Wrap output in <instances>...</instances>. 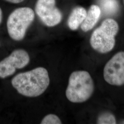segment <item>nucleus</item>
Returning <instances> with one entry per match:
<instances>
[{"instance_id": "1", "label": "nucleus", "mask_w": 124, "mask_h": 124, "mask_svg": "<svg viewBox=\"0 0 124 124\" xmlns=\"http://www.w3.org/2000/svg\"><path fill=\"white\" fill-rule=\"evenodd\" d=\"M11 83L23 96L37 97L42 94L48 88L50 84L49 74L44 68L37 67L15 75Z\"/></svg>"}, {"instance_id": "2", "label": "nucleus", "mask_w": 124, "mask_h": 124, "mask_svg": "<svg viewBox=\"0 0 124 124\" xmlns=\"http://www.w3.org/2000/svg\"><path fill=\"white\" fill-rule=\"evenodd\" d=\"M94 89L93 80L88 72L74 71L70 76L66 96L70 102L81 103L88 100Z\"/></svg>"}, {"instance_id": "3", "label": "nucleus", "mask_w": 124, "mask_h": 124, "mask_svg": "<svg viewBox=\"0 0 124 124\" xmlns=\"http://www.w3.org/2000/svg\"><path fill=\"white\" fill-rule=\"evenodd\" d=\"M119 31L117 23L113 19L105 20L99 28L93 31L90 44L95 50L101 53L111 51L115 46V36Z\"/></svg>"}, {"instance_id": "4", "label": "nucleus", "mask_w": 124, "mask_h": 124, "mask_svg": "<svg viewBox=\"0 0 124 124\" xmlns=\"http://www.w3.org/2000/svg\"><path fill=\"white\" fill-rule=\"evenodd\" d=\"M34 18L35 13L31 8H21L13 11L10 14L7 23L10 37L16 41L22 40Z\"/></svg>"}, {"instance_id": "5", "label": "nucleus", "mask_w": 124, "mask_h": 124, "mask_svg": "<svg viewBox=\"0 0 124 124\" xmlns=\"http://www.w3.org/2000/svg\"><path fill=\"white\" fill-rule=\"evenodd\" d=\"M30 58L23 49H17L0 61V78L5 79L13 75L17 69H21L29 64Z\"/></svg>"}, {"instance_id": "6", "label": "nucleus", "mask_w": 124, "mask_h": 124, "mask_svg": "<svg viewBox=\"0 0 124 124\" xmlns=\"http://www.w3.org/2000/svg\"><path fill=\"white\" fill-rule=\"evenodd\" d=\"M103 76L109 84L118 86L124 84V52L116 53L107 63Z\"/></svg>"}, {"instance_id": "7", "label": "nucleus", "mask_w": 124, "mask_h": 124, "mask_svg": "<svg viewBox=\"0 0 124 124\" xmlns=\"http://www.w3.org/2000/svg\"><path fill=\"white\" fill-rule=\"evenodd\" d=\"M36 12L41 21L47 26H55L62 20V13L55 6V0H38Z\"/></svg>"}, {"instance_id": "8", "label": "nucleus", "mask_w": 124, "mask_h": 124, "mask_svg": "<svg viewBox=\"0 0 124 124\" xmlns=\"http://www.w3.org/2000/svg\"><path fill=\"white\" fill-rule=\"evenodd\" d=\"M101 14V9L97 5H92L86 14L84 21L81 24V29L87 32L93 28L98 22Z\"/></svg>"}, {"instance_id": "9", "label": "nucleus", "mask_w": 124, "mask_h": 124, "mask_svg": "<svg viewBox=\"0 0 124 124\" xmlns=\"http://www.w3.org/2000/svg\"><path fill=\"white\" fill-rule=\"evenodd\" d=\"M87 12L82 7H77L72 11L68 20V25L73 31L77 30L84 21Z\"/></svg>"}, {"instance_id": "10", "label": "nucleus", "mask_w": 124, "mask_h": 124, "mask_svg": "<svg viewBox=\"0 0 124 124\" xmlns=\"http://www.w3.org/2000/svg\"><path fill=\"white\" fill-rule=\"evenodd\" d=\"M100 5L102 11L106 15H114L119 9V5L116 0H100Z\"/></svg>"}, {"instance_id": "11", "label": "nucleus", "mask_w": 124, "mask_h": 124, "mask_svg": "<svg viewBox=\"0 0 124 124\" xmlns=\"http://www.w3.org/2000/svg\"><path fill=\"white\" fill-rule=\"evenodd\" d=\"M116 120L114 115L110 113H104L99 115L97 120V124H116Z\"/></svg>"}, {"instance_id": "12", "label": "nucleus", "mask_w": 124, "mask_h": 124, "mask_svg": "<svg viewBox=\"0 0 124 124\" xmlns=\"http://www.w3.org/2000/svg\"><path fill=\"white\" fill-rule=\"evenodd\" d=\"M62 121L57 115L49 114L45 116L41 120V124H61Z\"/></svg>"}, {"instance_id": "13", "label": "nucleus", "mask_w": 124, "mask_h": 124, "mask_svg": "<svg viewBox=\"0 0 124 124\" xmlns=\"http://www.w3.org/2000/svg\"><path fill=\"white\" fill-rule=\"evenodd\" d=\"M5 0L12 3H19L22 2L24 0Z\"/></svg>"}, {"instance_id": "14", "label": "nucleus", "mask_w": 124, "mask_h": 124, "mask_svg": "<svg viewBox=\"0 0 124 124\" xmlns=\"http://www.w3.org/2000/svg\"><path fill=\"white\" fill-rule=\"evenodd\" d=\"M2 10L0 7V24L1 23L2 21Z\"/></svg>"}, {"instance_id": "15", "label": "nucleus", "mask_w": 124, "mask_h": 124, "mask_svg": "<svg viewBox=\"0 0 124 124\" xmlns=\"http://www.w3.org/2000/svg\"></svg>"}]
</instances>
